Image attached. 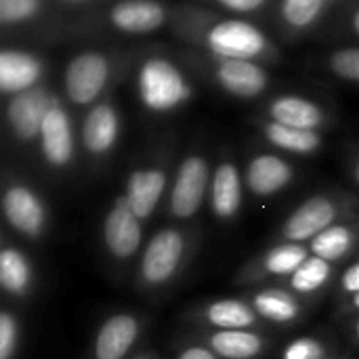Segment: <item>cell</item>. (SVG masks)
I'll use <instances>...</instances> for the list:
<instances>
[{"label":"cell","mask_w":359,"mask_h":359,"mask_svg":"<svg viewBox=\"0 0 359 359\" xmlns=\"http://www.w3.org/2000/svg\"><path fill=\"white\" fill-rule=\"evenodd\" d=\"M200 248V229L194 223H168L156 229L135 265L133 284L145 299L166 297L189 271Z\"/></svg>","instance_id":"6da1fadb"},{"label":"cell","mask_w":359,"mask_h":359,"mask_svg":"<svg viewBox=\"0 0 359 359\" xmlns=\"http://www.w3.org/2000/svg\"><path fill=\"white\" fill-rule=\"evenodd\" d=\"M185 38L200 44L212 57L276 61L280 57L271 38L246 19H210L196 8H181L177 15Z\"/></svg>","instance_id":"7a4b0ae2"},{"label":"cell","mask_w":359,"mask_h":359,"mask_svg":"<svg viewBox=\"0 0 359 359\" xmlns=\"http://www.w3.org/2000/svg\"><path fill=\"white\" fill-rule=\"evenodd\" d=\"M359 212V198L355 194L337 189L320 191L305 198L294 210L280 223L273 242L309 244L313 238Z\"/></svg>","instance_id":"3957f363"},{"label":"cell","mask_w":359,"mask_h":359,"mask_svg":"<svg viewBox=\"0 0 359 359\" xmlns=\"http://www.w3.org/2000/svg\"><path fill=\"white\" fill-rule=\"evenodd\" d=\"M145 223L133 212L124 194H118L101 221V250L105 263L118 278H124L139 261L145 246Z\"/></svg>","instance_id":"277c9868"},{"label":"cell","mask_w":359,"mask_h":359,"mask_svg":"<svg viewBox=\"0 0 359 359\" xmlns=\"http://www.w3.org/2000/svg\"><path fill=\"white\" fill-rule=\"evenodd\" d=\"M137 95L151 114H172L194 99L185 72L166 57H147L137 72Z\"/></svg>","instance_id":"5b68a950"},{"label":"cell","mask_w":359,"mask_h":359,"mask_svg":"<svg viewBox=\"0 0 359 359\" xmlns=\"http://www.w3.org/2000/svg\"><path fill=\"white\" fill-rule=\"evenodd\" d=\"M212 166L204 151H189L177 166L164 202V215L170 223H194L208 204Z\"/></svg>","instance_id":"8992f818"},{"label":"cell","mask_w":359,"mask_h":359,"mask_svg":"<svg viewBox=\"0 0 359 359\" xmlns=\"http://www.w3.org/2000/svg\"><path fill=\"white\" fill-rule=\"evenodd\" d=\"M2 219L6 231L32 244L44 240L50 229V208L42 194L13 175H6L2 185Z\"/></svg>","instance_id":"52a82bcc"},{"label":"cell","mask_w":359,"mask_h":359,"mask_svg":"<svg viewBox=\"0 0 359 359\" xmlns=\"http://www.w3.org/2000/svg\"><path fill=\"white\" fill-rule=\"evenodd\" d=\"M311 250L307 244L294 242H273L263 252L248 259L233 276L238 286H267V284H284L307 259Z\"/></svg>","instance_id":"ba28073f"},{"label":"cell","mask_w":359,"mask_h":359,"mask_svg":"<svg viewBox=\"0 0 359 359\" xmlns=\"http://www.w3.org/2000/svg\"><path fill=\"white\" fill-rule=\"evenodd\" d=\"M172 175L170 160H151L128 172L122 194L143 223L151 221L158 210L164 208Z\"/></svg>","instance_id":"9c48e42d"},{"label":"cell","mask_w":359,"mask_h":359,"mask_svg":"<svg viewBox=\"0 0 359 359\" xmlns=\"http://www.w3.org/2000/svg\"><path fill=\"white\" fill-rule=\"evenodd\" d=\"M111 59L99 50H84L69 59L63 72V90L74 105H95L101 101L109 78Z\"/></svg>","instance_id":"30bf717a"},{"label":"cell","mask_w":359,"mask_h":359,"mask_svg":"<svg viewBox=\"0 0 359 359\" xmlns=\"http://www.w3.org/2000/svg\"><path fill=\"white\" fill-rule=\"evenodd\" d=\"M145 320L133 311L107 316L95 330L90 359H130L145 334Z\"/></svg>","instance_id":"8fae6325"},{"label":"cell","mask_w":359,"mask_h":359,"mask_svg":"<svg viewBox=\"0 0 359 359\" xmlns=\"http://www.w3.org/2000/svg\"><path fill=\"white\" fill-rule=\"evenodd\" d=\"M185 320L194 328L204 330H265V322L246 297H225L200 303L187 311Z\"/></svg>","instance_id":"7c38bea8"},{"label":"cell","mask_w":359,"mask_h":359,"mask_svg":"<svg viewBox=\"0 0 359 359\" xmlns=\"http://www.w3.org/2000/svg\"><path fill=\"white\" fill-rule=\"evenodd\" d=\"M40 156L48 170L63 172L72 168L76 160V130L72 116L63 101L59 97L53 99L50 109L46 111V118L40 128L38 137Z\"/></svg>","instance_id":"4fadbf2b"},{"label":"cell","mask_w":359,"mask_h":359,"mask_svg":"<svg viewBox=\"0 0 359 359\" xmlns=\"http://www.w3.org/2000/svg\"><path fill=\"white\" fill-rule=\"evenodd\" d=\"M210 57V72L215 82L231 97L250 101L261 97L271 78L269 72L261 61L252 59H225V57Z\"/></svg>","instance_id":"5bb4252c"},{"label":"cell","mask_w":359,"mask_h":359,"mask_svg":"<svg viewBox=\"0 0 359 359\" xmlns=\"http://www.w3.org/2000/svg\"><path fill=\"white\" fill-rule=\"evenodd\" d=\"M122 135V120L118 107L109 99H101L88 107L82 126H80V143L84 154L103 162L111 156Z\"/></svg>","instance_id":"9a60e30c"},{"label":"cell","mask_w":359,"mask_h":359,"mask_svg":"<svg viewBox=\"0 0 359 359\" xmlns=\"http://www.w3.org/2000/svg\"><path fill=\"white\" fill-rule=\"evenodd\" d=\"M244 170L231 158H221L212 166L208 210L219 223H233L244 206Z\"/></svg>","instance_id":"2e32d148"},{"label":"cell","mask_w":359,"mask_h":359,"mask_svg":"<svg viewBox=\"0 0 359 359\" xmlns=\"http://www.w3.org/2000/svg\"><path fill=\"white\" fill-rule=\"evenodd\" d=\"M246 299L265 322V326L292 328L303 322L309 311V303L284 284L257 286L246 292Z\"/></svg>","instance_id":"e0dca14e"},{"label":"cell","mask_w":359,"mask_h":359,"mask_svg":"<svg viewBox=\"0 0 359 359\" xmlns=\"http://www.w3.org/2000/svg\"><path fill=\"white\" fill-rule=\"evenodd\" d=\"M53 99H55V95L40 84L29 90L8 97L6 124H8L15 141H19L23 145L38 141L42 122L46 118V111L53 105Z\"/></svg>","instance_id":"ac0fdd59"},{"label":"cell","mask_w":359,"mask_h":359,"mask_svg":"<svg viewBox=\"0 0 359 359\" xmlns=\"http://www.w3.org/2000/svg\"><path fill=\"white\" fill-rule=\"evenodd\" d=\"M294 177H297V170L292 162L271 151H261V154L250 156L244 166L246 191L255 200H261V202L280 196L284 189L292 185Z\"/></svg>","instance_id":"d6986e66"},{"label":"cell","mask_w":359,"mask_h":359,"mask_svg":"<svg viewBox=\"0 0 359 359\" xmlns=\"http://www.w3.org/2000/svg\"><path fill=\"white\" fill-rule=\"evenodd\" d=\"M36 284L38 276L32 259L8 238V233H4L0 246V288L4 299L11 303H25L34 294Z\"/></svg>","instance_id":"ffe728a7"},{"label":"cell","mask_w":359,"mask_h":359,"mask_svg":"<svg viewBox=\"0 0 359 359\" xmlns=\"http://www.w3.org/2000/svg\"><path fill=\"white\" fill-rule=\"evenodd\" d=\"M194 341L212 349L221 359H259L271 347L273 339L263 330H194Z\"/></svg>","instance_id":"44dd1931"},{"label":"cell","mask_w":359,"mask_h":359,"mask_svg":"<svg viewBox=\"0 0 359 359\" xmlns=\"http://www.w3.org/2000/svg\"><path fill=\"white\" fill-rule=\"evenodd\" d=\"M109 23L130 36L158 32L170 19V8L158 0H120L109 8Z\"/></svg>","instance_id":"7402d4cb"},{"label":"cell","mask_w":359,"mask_h":359,"mask_svg":"<svg viewBox=\"0 0 359 359\" xmlns=\"http://www.w3.org/2000/svg\"><path fill=\"white\" fill-rule=\"evenodd\" d=\"M42 74L44 63L34 53L21 48H4L0 53V93L6 97L38 86Z\"/></svg>","instance_id":"603a6c76"},{"label":"cell","mask_w":359,"mask_h":359,"mask_svg":"<svg viewBox=\"0 0 359 359\" xmlns=\"http://www.w3.org/2000/svg\"><path fill=\"white\" fill-rule=\"evenodd\" d=\"M313 257H320L332 265H343L353 255H359V212L332 225L309 244Z\"/></svg>","instance_id":"cb8c5ba5"},{"label":"cell","mask_w":359,"mask_h":359,"mask_svg":"<svg viewBox=\"0 0 359 359\" xmlns=\"http://www.w3.org/2000/svg\"><path fill=\"white\" fill-rule=\"evenodd\" d=\"M265 118L297 126V128H307V130H322L328 124V114L322 105L316 101L301 97V95H280L276 97L267 107H265Z\"/></svg>","instance_id":"d4e9b609"},{"label":"cell","mask_w":359,"mask_h":359,"mask_svg":"<svg viewBox=\"0 0 359 359\" xmlns=\"http://www.w3.org/2000/svg\"><path fill=\"white\" fill-rule=\"evenodd\" d=\"M259 130L263 139L286 154L294 156H313L324 147V135L322 130H307V128H297L288 124H280L273 120H263L259 124Z\"/></svg>","instance_id":"484cf974"},{"label":"cell","mask_w":359,"mask_h":359,"mask_svg":"<svg viewBox=\"0 0 359 359\" xmlns=\"http://www.w3.org/2000/svg\"><path fill=\"white\" fill-rule=\"evenodd\" d=\"M341 273H337V265L320 259V257H309L286 282L284 286H288L294 294H299L303 301L311 303L318 301L339 278Z\"/></svg>","instance_id":"4316f807"},{"label":"cell","mask_w":359,"mask_h":359,"mask_svg":"<svg viewBox=\"0 0 359 359\" xmlns=\"http://www.w3.org/2000/svg\"><path fill=\"white\" fill-rule=\"evenodd\" d=\"M326 0H280V19L292 32L313 27L324 15Z\"/></svg>","instance_id":"83f0119b"},{"label":"cell","mask_w":359,"mask_h":359,"mask_svg":"<svg viewBox=\"0 0 359 359\" xmlns=\"http://www.w3.org/2000/svg\"><path fill=\"white\" fill-rule=\"evenodd\" d=\"M23 324L15 307L8 303L0 309V359H17L21 351Z\"/></svg>","instance_id":"f1b7e54d"},{"label":"cell","mask_w":359,"mask_h":359,"mask_svg":"<svg viewBox=\"0 0 359 359\" xmlns=\"http://www.w3.org/2000/svg\"><path fill=\"white\" fill-rule=\"evenodd\" d=\"M332 349L322 337H299L292 339L280 353V359H328Z\"/></svg>","instance_id":"f546056e"},{"label":"cell","mask_w":359,"mask_h":359,"mask_svg":"<svg viewBox=\"0 0 359 359\" xmlns=\"http://www.w3.org/2000/svg\"><path fill=\"white\" fill-rule=\"evenodd\" d=\"M42 8V0H0V23L4 27L32 21Z\"/></svg>","instance_id":"4dcf8cb0"},{"label":"cell","mask_w":359,"mask_h":359,"mask_svg":"<svg viewBox=\"0 0 359 359\" xmlns=\"http://www.w3.org/2000/svg\"><path fill=\"white\" fill-rule=\"evenodd\" d=\"M328 67L341 80L359 84V46H345L330 53Z\"/></svg>","instance_id":"1f68e13d"},{"label":"cell","mask_w":359,"mask_h":359,"mask_svg":"<svg viewBox=\"0 0 359 359\" xmlns=\"http://www.w3.org/2000/svg\"><path fill=\"white\" fill-rule=\"evenodd\" d=\"M337 292H339V301L341 303H345L351 297L359 294V257L358 261H353L351 265H347V269L339 276Z\"/></svg>","instance_id":"d6a6232c"},{"label":"cell","mask_w":359,"mask_h":359,"mask_svg":"<svg viewBox=\"0 0 359 359\" xmlns=\"http://www.w3.org/2000/svg\"><path fill=\"white\" fill-rule=\"evenodd\" d=\"M172 359H221L212 349H208L206 345L198 343V341H187L183 345H179L177 353Z\"/></svg>","instance_id":"836d02e7"},{"label":"cell","mask_w":359,"mask_h":359,"mask_svg":"<svg viewBox=\"0 0 359 359\" xmlns=\"http://www.w3.org/2000/svg\"><path fill=\"white\" fill-rule=\"evenodd\" d=\"M219 6L231 11V13H240V15H248V13H257L261 11L269 0H215Z\"/></svg>","instance_id":"e575fe53"},{"label":"cell","mask_w":359,"mask_h":359,"mask_svg":"<svg viewBox=\"0 0 359 359\" xmlns=\"http://www.w3.org/2000/svg\"><path fill=\"white\" fill-rule=\"evenodd\" d=\"M341 313H343V316H349V318L359 316V294L351 297V299L345 301V303H341Z\"/></svg>","instance_id":"d590c367"},{"label":"cell","mask_w":359,"mask_h":359,"mask_svg":"<svg viewBox=\"0 0 359 359\" xmlns=\"http://www.w3.org/2000/svg\"><path fill=\"white\" fill-rule=\"evenodd\" d=\"M349 334H351V339H353V343L359 347V316H355L353 320H351V326H349Z\"/></svg>","instance_id":"8d00e7d4"},{"label":"cell","mask_w":359,"mask_h":359,"mask_svg":"<svg viewBox=\"0 0 359 359\" xmlns=\"http://www.w3.org/2000/svg\"><path fill=\"white\" fill-rule=\"evenodd\" d=\"M130 359H162L156 351H139V353H135Z\"/></svg>","instance_id":"74e56055"},{"label":"cell","mask_w":359,"mask_h":359,"mask_svg":"<svg viewBox=\"0 0 359 359\" xmlns=\"http://www.w3.org/2000/svg\"><path fill=\"white\" fill-rule=\"evenodd\" d=\"M351 179H353V183L359 187V154L358 158H355V162H353V166H351Z\"/></svg>","instance_id":"f35d334b"},{"label":"cell","mask_w":359,"mask_h":359,"mask_svg":"<svg viewBox=\"0 0 359 359\" xmlns=\"http://www.w3.org/2000/svg\"><path fill=\"white\" fill-rule=\"evenodd\" d=\"M351 27H353V32L359 36V8L353 13V17H351Z\"/></svg>","instance_id":"ab89813d"},{"label":"cell","mask_w":359,"mask_h":359,"mask_svg":"<svg viewBox=\"0 0 359 359\" xmlns=\"http://www.w3.org/2000/svg\"><path fill=\"white\" fill-rule=\"evenodd\" d=\"M328 359H351V358H347V355H332V358H328Z\"/></svg>","instance_id":"60d3db41"},{"label":"cell","mask_w":359,"mask_h":359,"mask_svg":"<svg viewBox=\"0 0 359 359\" xmlns=\"http://www.w3.org/2000/svg\"><path fill=\"white\" fill-rule=\"evenodd\" d=\"M67 2H84V0H67Z\"/></svg>","instance_id":"b9f144b4"},{"label":"cell","mask_w":359,"mask_h":359,"mask_svg":"<svg viewBox=\"0 0 359 359\" xmlns=\"http://www.w3.org/2000/svg\"><path fill=\"white\" fill-rule=\"evenodd\" d=\"M358 257H359V255H358Z\"/></svg>","instance_id":"7bdbcfd3"}]
</instances>
